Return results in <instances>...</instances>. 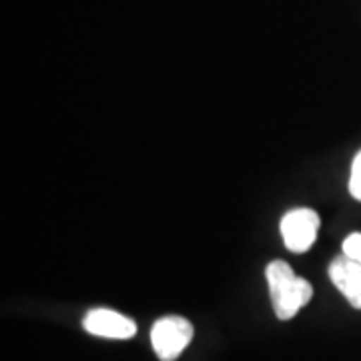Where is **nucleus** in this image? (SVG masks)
<instances>
[{
    "mask_svg": "<svg viewBox=\"0 0 361 361\" xmlns=\"http://www.w3.org/2000/svg\"><path fill=\"white\" fill-rule=\"evenodd\" d=\"M267 285H269L271 305L275 317L281 322L293 319L313 297V287L307 279L295 275L289 263L281 259L271 261L265 269Z\"/></svg>",
    "mask_w": 361,
    "mask_h": 361,
    "instance_id": "obj_1",
    "label": "nucleus"
},
{
    "mask_svg": "<svg viewBox=\"0 0 361 361\" xmlns=\"http://www.w3.org/2000/svg\"><path fill=\"white\" fill-rule=\"evenodd\" d=\"M193 323L180 315H165L151 327V343L161 361H175L193 341Z\"/></svg>",
    "mask_w": 361,
    "mask_h": 361,
    "instance_id": "obj_2",
    "label": "nucleus"
},
{
    "mask_svg": "<svg viewBox=\"0 0 361 361\" xmlns=\"http://www.w3.org/2000/svg\"><path fill=\"white\" fill-rule=\"evenodd\" d=\"M319 227H322V219L317 211H313L310 207H297V209L287 211L279 223L281 239L287 251L291 253L310 251L311 245L317 241Z\"/></svg>",
    "mask_w": 361,
    "mask_h": 361,
    "instance_id": "obj_3",
    "label": "nucleus"
},
{
    "mask_svg": "<svg viewBox=\"0 0 361 361\" xmlns=\"http://www.w3.org/2000/svg\"><path fill=\"white\" fill-rule=\"evenodd\" d=\"M82 327L90 336L106 337V339H130L137 334V323L130 317L113 310H90L85 319Z\"/></svg>",
    "mask_w": 361,
    "mask_h": 361,
    "instance_id": "obj_4",
    "label": "nucleus"
},
{
    "mask_svg": "<svg viewBox=\"0 0 361 361\" xmlns=\"http://www.w3.org/2000/svg\"><path fill=\"white\" fill-rule=\"evenodd\" d=\"M329 279L345 297L351 307L361 310V265L348 255H339L329 263Z\"/></svg>",
    "mask_w": 361,
    "mask_h": 361,
    "instance_id": "obj_5",
    "label": "nucleus"
},
{
    "mask_svg": "<svg viewBox=\"0 0 361 361\" xmlns=\"http://www.w3.org/2000/svg\"><path fill=\"white\" fill-rule=\"evenodd\" d=\"M349 195L360 201L361 203V149L357 151V155L353 157V163H351V173H349V183H348Z\"/></svg>",
    "mask_w": 361,
    "mask_h": 361,
    "instance_id": "obj_6",
    "label": "nucleus"
},
{
    "mask_svg": "<svg viewBox=\"0 0 361 361\" xmlns=\"http://www.w3.org/2000/svg\"><path fill=\"white\" fill-rule=\"evenodd\" d=\"M341 249H343V255H348V257H351L353 261H357V263L361 265V233L360 231L348 235V237L343 239V245H341Z\"/></svg>",
    "mask_w": 361,
    "mask_h": 361,
    "instance_id": "obj_7",
    "label": "nucleus"
}]
</instances>
